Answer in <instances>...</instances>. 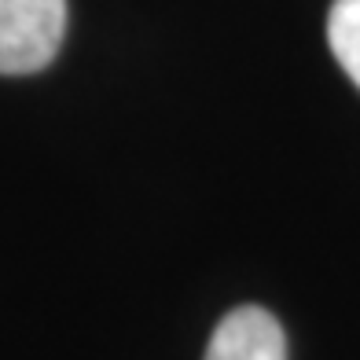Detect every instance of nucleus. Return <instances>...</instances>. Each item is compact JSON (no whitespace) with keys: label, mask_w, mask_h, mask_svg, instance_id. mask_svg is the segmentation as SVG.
<instances>
[{"label":"nucleus","mask_w":360,"mask_h":360,"mask_svg":"<svg viewBox=\"0 0 360 360\" xmlns=\"http://www.w3.org/2000/svg\"><path fill=\"white\" fill-rule=\"evenodd\" d=\"M67 0H0V74H34L56 59Z\"/></svg>","instance_id":"1"},{"label":"nucleus","mask_w":360,"mask_h":360,"mask_svg":"<svg viewBox=\"0 0 360 360\" xmlns=\"http://www.w3.org/2000/svg\"><path fill=\"white\" fill-rule=\"evenodd\" d=\"M206 360H287L283 327L261 305H239L217 323Z\"/></svg>","instance_id":"2"},{"label":"nucleus","mask_w":360,"mask_h":360,"mask_svg":"<svg viewBox=\"0 0 360 360\" xmlns=\"http://www.w3.org/2000/svg\"><path fill=\"white\" fill-rule=\"evenodd\" d=\"M327 44H331L335 59L342 63V70L360 89V0H335L331 4V15H327Z\"/></svg>","instance_id":"3"}]
</instances>
